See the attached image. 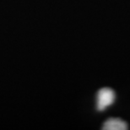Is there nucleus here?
<instances>
[{"instance_id": "1", "label": "nucleus", "mask_w": 130, "mask_h": 130, "mask_svg": "<svg viewBox=\"0 0 130 130\" xmlns=\"http://www.w3.org/2000/svg\"><path fill=\"white\" fill-rule=\"evenodd\" d=\"M115 101V93L109 88H102L97 93V110L104 111L106 107L112 105Z\"/></svg>"}, {"instance_id": "2", "label": "nucleus", "mask_w": 130, "mask_h": 130, "mask_svg": "<svg viewBox=\"0 0 130 130\" xmlns=\"http://www.w3.org/2000/svg\"><path fill=\"white\" fill-rule=\"evenodd\" d=\"M128 128L126 122L119 118H109L104 123L102 127L104 130H126Z\"/></svg>"}]
</instances>
